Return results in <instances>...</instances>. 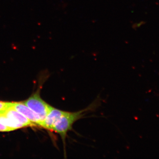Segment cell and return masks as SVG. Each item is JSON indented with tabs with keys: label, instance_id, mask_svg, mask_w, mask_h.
<instances>
[{
	"label": "cell",
	"instance_id": "cell-5",
	"mask_svg": "<svg viewBox=\"0 0 159 159\" xmlns=\"http://www.w3.org/2000/svg\"><path fill=\"white\" fill-rule=\"evenodd\" d=\"M0 122L12 131L23 128L22 125L18 124L14 119L8 116L4 110L0 111Z\"/></svg>",
	"mask_w": 159,
	"mask_h": 159
},
{
	"label": "cell",
	"instance_id": "cell-1",
	"mask_svg": "<svg viewBox=\"0 0 159 159\" xmlns=\"http://www.w3.org/2000/svg\"><path fill=\"white\" fill-rule=\"evenodd\" d=\"M94 106L95 105L92 104L87 108L78 111H63L62 114L54 124L51 131L55 132L60 136L63 142L65 145L68 133L72 129L74 123L82 118L86 113L93 109Z\"/></svg>",
	"mask_w": 159,
	"mask_h": 159
},
{
	"label": "cell",
	"instance_id": "cell-3",
	"mask_svg": "<svg viewBox=\"0 0 159 159\" xmlns=\"http://www.w3.org/2000/svg\"><path fill=\"white\" fill-rule=\"evenodd\" d=\"M11 107H13L18 112L25 116L29 121L36 125L40 126L42 122L39 116L35 113L23 102H12Z\"/></svg>",
	"mask_w": 159,
	"mask_h": 159
},
{
	"label": "cell",
	"instance_id": "cell-2",
	"mask_svg": "<svg viewBox=\"0 0 159 159\" xmlns=\"http://www.w3.org/2000/svg\"><path fill=\"white\" fill-rule=\"evenodd\" d=\"M23 102L37 114L42 122L53 108L41 99L39 93L34 94Z\"/></svg>",
	"mask_w": 159,
	"mask_h": 159
},
{
	"label": "cell",
	"instance_id": "cell-6",
	"mask_svg": "<svg viewBox=\"0 0 159 159\" xmlns=\"http://www.w3.org/2000/svg\"><path fill=\"white\" fill-rule=\"evenodd\" d=\"M11 131L12 130L10 129L3 125L0 122V132H9Z\"/></svg>",
	"mask_w": 159,
	"mask_h": 159
},
{
	"label": "cell",
	"instance_id": "cell-4",
	"mask_svg": "<svg viewBox=\"0 0 159 159\" xmlns=\"http://www.w3.org/2000/svg\"><path fill=\"white\" fill-rule=\"evenodd\" d=\"M4 110L8 116L14 119L18 124L22 125L23 127L36 125L29 121L25 116L16 110L12 107H10Z\"/></svg>",
	"mask_w": 159,
	"mask_h": 159
}]
</instances>
